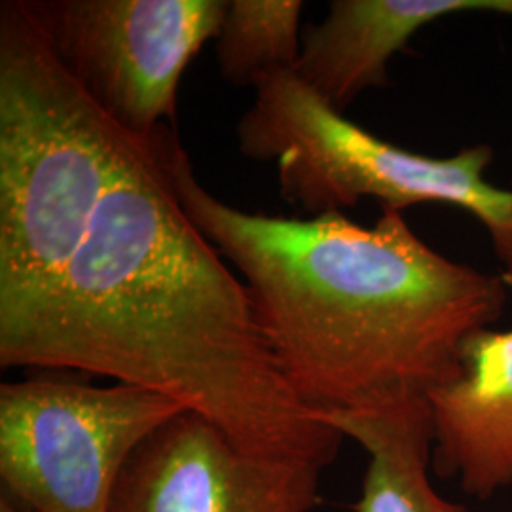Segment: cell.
<instances>
[{
    "instance_id": "cell-9",
    "label": "cell",
    "mask_w": 512,
    "mask_h": 512,
    "mask_svg": "<svg viewBox=\"0 0 512 512\" xmlns=\"http://www.w3.org/2000/svg\"><path fill=\"white\" fill-rule=\"evenodd\" d=\"M490 14L512 18V0H332L325 19L302 33L294 74L344 110L366 90L389 84V63L439 19Z\"/></svg>"
},
{
    "instance_id": "cell-6",
    "label": "cell",
    "mask_w": 512,
    "mask_h": 512,
    "mask_svg": "<svg viewBox=\"0 0 512 512\" xmlns=\"http://www.w3.org/2000/svg\"><path fill=\"white\" fill-rule=\"evenodd\" d=\"M55 55L120 128H173L179 84L228 0H27Z\"/></svg>"
},
{
    "instance_id": "cell-10",
    "label": "cell",
    "mask_w": 512,
    "mask_h": 512,
    "mask_svg": "<svg viewBox=\"0 0 512 512\" xmlns=\"http://www.w3.org/2000/svg\"><path fill=\"white\" fill-rule=\"evenodd\" d=\"M319 416L365 448L368 467L355 512H467L431 484L433 425L425 395Z\"/></svg>"
},
{
    "instance_id": "cell-5",
    "label": "cell",
    "mask_w": 512,
    "mask_h": 512,
    "mask_svg": "<svg viewBox=\"0 0 512 512\" xmlns=\"http://www.w3.org/2000/svg\"><path fill=\"white\" fill-rule=\"evenodd\" d=\"M188 412L135 385L42 374L0 385V478L35 512H109L129 459Z\"/></svg>"
},
{
    "instance_id": "cell-1",
    "label": "cell",
    "mask_w": 512,
    "mask_h": 512,
    "mask_svg": "<svg viewBox=\"0 0 512 512\" xmlns=\"http://www.w3.org/2000/svg\"><path fill=\"white\" fill-rule=\"evenodd\" d=\"M165 128L128 160L40 300L0 321L2 368L76 370L160 393L241 450L327 467L342 435L275 363L241 277L175 194Z\"/></svg>"
},
{
    "instance_id": "cell-4",
    "label": "cell",
    "mask_w": 512,
    "mask_h": 512,
    "mask_svg": "<svg viewBox=\"0 0 512 512\" xmlns=\"http://www.w3.org/2000/svg\"><path fill=\"white\" fill-rule=\"evenodd\" d=\"M239 152L277 169L287 202L317 217L372 198L382 209L444 205L469 213L512 277V190L490 183L494 148L427 156L389 143L332 109L294 73L260 80L236 126Z\"/></svg>"
},
{
    "instance_id": "cell-3",
    "label": "cell",
    "mask_w": 512,
    "mask_h": 512,
    "mask_svg": "<svg viewBox=\"0 0 512 512\" xmlns=\"http://www.w3.org/2000/svg\"><path fill=\"white\" fill-rule=\"evenodd\" d=\"M150 139L93 103L27 0L0 4V321L48 293Z\"/></svg>"
},
{
    "instance_id": "cell-8",
    "label": "cell",
    "mask_w": 512,
    "mask_h": 512,
    "mask_svg": "<svg viewBox=\"0 0 512 512\" xmlns=\"http://www.w3.org/2000/svg\"><path fill=\"white\" fill-rule=\"evenodd\" d=\"M433 467L465 494L490 499L512 484V329L476 330L458 372L427 391Z\"/></svg>"
},
{
    "instance_id": "cell-2",
    "label": "cell",
    "mask_w": 512,
    "mask_h": 512,
    "mask_svg": "<svg viewBox=\"0 0 512 512\" xmlns=\"http://www.w3.org/2000/svg\"><path fill=\"white\" fill-rule=\"evenodd\" d=\"M169 169L188 219L238 270L275 363L317 412L427 395L505 311V277L442 255L404 211L382 209L372 226L247 213L200 183L177 133Z\"/></svg>"
},
{
    "instance_id": "cell-7",
    "label": "cell",
    "mask_w": 512,
    "mask_h": 512,
    "mask_svg": "<svg viewBox=\"0 0 512 512\" xmlns=\"http://www.w3.org/2000/svg\"><path fill=\"white\" fill-rule=\"evenodd\" d=\"M321 471L249 454L211 421L183 412L129 459L109 512H311Z\"/></svg>"
},
{
    "instance_id": "cell-12",
    "label": "cell",
    "mask_w": 512,
    "mask_h": 512,
    "mask_svg": "<svg viewBox=\"0 0 512 512\" xmlns=\"http://www.w3.org/2000/svg\"><path fill=\"white\" fill-rule=\"evenodd\" d=\"M0 512H35L29 507L21 505L12 495L4 494L0 497Z\"/></svg>"
},
{
    "instance_id": "cell-11",
    "label": "cell",
    "mask_w": 512,
    "mask_h": 512,
    "mask_svg": "<svg viewBox=\"0 0 512 512\" xmlns=\"http://www.w3.org/2000/svg\"><path fill=\"white\" fill-rule=\"evenodd\" d=\"M302 12L300 0H228L215 37L220 76L232 86L255 88L268 76L294 73Z\"/></svg>"
}]
</instances>
